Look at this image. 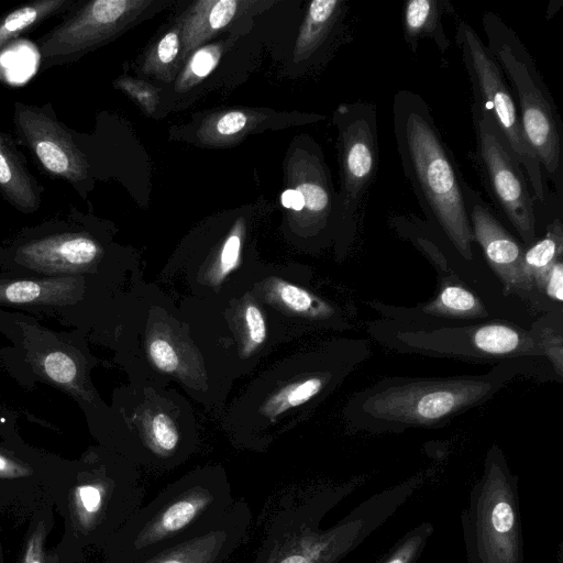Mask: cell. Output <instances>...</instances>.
I'll return each instance as SVG.
<instances>
[{"instance_id":"1","label":"cell","mask_w":563,"mask_h":563,"mask_svg":"<svg viewBox=\"0 0 563 563\" xmlns=\"http://www.w3.org/2000/svg\"><path fill=\"white\" fill-rule=\"evenodd\" d=\"M522 375L558 376L549 361L525 357L495 364L478 375L385 377L351 398L346 419L375 431L442 426L490 400Z\"/></svg>"},{"instance_id":"2","label":"cell","mask_w":563,"mask_h":563,"mask_svg":"<svg viewBox=\"0 0 563 563\" xmlns=\"http://www.w3.org/2000/svg\"><path fill=\"white\" fill-rule=\"evenodd\" d=\"M371 335L399 353L498 364L515 358L551 363L563 375L562 314L548 312L529 329L512 320L462 324L399 322L382 318L368 324Z\"/></svg>"},{"instance_id":"3","label":"cell","mask_w":563,"mask_h":563,"mask_svg":"<svg viewBox=\"0 0 563 563\" xmlns=\"http://www.w3.org/2000/svg\"><path fill=\"white\" fill-rule=\"evenodd\" d=\"M393 125L402 172L427 221L465 262L475 264L465 183L423 97L398 91L393 102Z\"/></svg>"},{"instance_id":"4","label":"cell","mask_w":563,"mask_h":563,"mask_svg":"<svg viewBox=\"0 0 563 563\" xmlns=\"http://www.w3.org/2000/svg\"><path fill=\"white\" fill-rule=\"evenodd\" d=\"M235 498L220 468L197 470L163 488L114 533L112 563H136L222 522Z\"/></svg>"},{"instance_id":"5","label":"cell","mask_w":563,"mask_h":563,"mask_svg":"<svg viewBox=\"0 0 563 563\" xmlns=\"http://www.w3.org/2000/svg\"><path fill=\"white\" fill-rule=\"evenodd\" d=\"M482 22L486 46L510 84L526 137L542 170L561 190L562 126L555 102L517 33L490 11Z\"/></svg>"},{"instance_id":"6","label":"cell","mask_w":563,"mask_h":563,"mask_svg":"<svg viewBox=\"0 0 563 563\" xmlns=\"http://www.w3.org/2000/svg\"><path fill=\"white\" fill-rule=\"evenodd\" d=\"M455 41L472 86V111L486 117L494 124L509 152L522 167L534 198L544 203L548 187L542 167L526 137L517 104L503 70L478 34L463 20L456 24Z\"/></svg>"},{"instance_id":"7","label":"cell","mask_w":563,"mask_h":563,"mask_svg":"<svg viewBox=\"0 0 563 563\" xmlns=\"http://www.w3.org/2000/svg\"><path fill=\"white\" fill-rule=\"evenodd\" d=\"M418 250L431 262L438 275L434 296L415 307L371 302L383 318L399 322L462 324L499 319L474 287L476 267L465 262L439 235L423 239Z\"/></svg>"},{"instance_id":"8","label":"cell","mask_w":563,"mask_h":563,"mask_svg":"<svg viewBox=\"0 0 563 563\" xmlns=\"http://www.w3.org/2000/svg\"><path fill=\"white\" fill-rule=\"evenodd\" d=\"M339 129L341 186L335 199V223L343 247L357 230L360 208L378 166L377 110L356 101L339 107L334 115Z\"/></svg>"},{"instance_id":"9","label":"cell","mask_w":563,"mask_h":563,"mask_svg":"<svg viewBox=\"0 0 563 563\" xmlns=\"http://www.w3.org/2000/svg\"><path fill=\"white\" fill-rule=\"evenodd\" d=\"M472 113L477 164L485 187L494 205L529 246L537 240V218L525 172L489 119Z\"/></svg>"},{"instance_id":"10","label":"cell","mask_w":563,"mask_h":563,"mask_svg":"<svg viewBox=\"0 0 563 563\" xmlns=\"http://www.w3.org/2000/svg\"><path fill=\"white\" fill-rule=\"evenodd\" d=\"M147 0H93L74 8L38 40L43 68L73 63L119 35L151 4Z\"/></svg>"},{"instance_id":"11","label":"cell","mask_w":563,"mask_h":563,"mask_svg":"<svg viewBox=\"0 0 563 563\" xmlns=\"http://www.w3.org/2000/svg\"><path fill=\"white\" fill-rule=\"evenodd\" d=\"M13 124L41 168L52 178L70 184L78 191L88 180V162L51 107L15 102Z\"/></svg>"},{"instance_id":"12","label":"cell","mask_w":563,"mask_h":563,"mask_svg":"<svg viewBox=\"0 0 563 563\" xmlns=\"http://www.w3.org/2000/svg\"><path fill=\"white\" fill-rule=\"evenodd\" d=\"M464 197L473 241L498 278L503 295L517 297L541 310L533 288L525 278V247L493 214L479 192L467 184H464Z\"/></svg>"},{"instance_id":"13","label":"cell","mask_w":563,"mask_h":563,"mask_svg":"<svg viewBox=\"0 0 563 563\" xmlns=\"http://www.w3.org/2000/svg\"><path fill=\"white\" fill-rule=\"evenodd\" d=\"M311 507L284 494L266 520L253 563H320L328 542L314 531Z\"/></svg>"},{"instance_id":"14","label":"cell","mask_w":563,"mask_h":563,"mask_svg":"<svg viewBox=\"0 0 563 563\" xmlns=\"http://www.w3.org/2000/svg\"><path fill=\"white\" fill-rule=\"evenodd\" d=\"M251 523L249 504L236 499L228 516L211 531L136 563H227L244 543Z\"/></svg>"},{"instance_id":"15","label":"cell","mask_w":563,"mask_h":563,"mask_svg":"<svg viewBox=\"0 0 563 563\" xmlns=\"http://www.w3.org/2000/svg\"><path fill=\"white\" fill-rule=\"evenodd\" d=\"M95 240L65 232L30 241L16 250L15 261L41 273L69 274L86 271L100 255Z\"/></svg>"},{"instance_id":"16","label":"cell","mask_w":563,"mask_h":563,"mask_svg":"<svg viewBox=\"0 0 563 563\" xmlns=\"http://www.w3.org/2000/svg\"><path fill=\"white\" fill-rule=\"evenodd\" d=\"M0 194L15 209L31 213L41 205L42 188L30 173L12 137L0 130Z\"/></svg>"},{"instance_id":"17","label":"cell","mask_w":563,"mask_h":563,"mask_svg":"<svg viewBox=\"0 0 563 563\" xmlns=\"http://www.w3.org/2000/svg\"><path fill=\"white\" fill-rule=\"evenodd\" d=\"M82 282L63 276L35 279L0 280V303L68 305L78 300Z\"/></svg>"},{"instance_id":"18","label":"cell","mask_w":563,"mask_h":563,"mask_svg":"<svg viewBox=\"0 0 563 563\" xmlns=\"http://www.w3.org/2000/svg\"><path fill=\"white\" fill-rule=\"evenodd\" d=\"M236 0H201L185 12L179 27L183 57L189 56L235 16Z\"/></svg>"},{"instance_id":"19","label":"cell","mask_w":563,"mask_h":563,"mask_svg":"<svg viewBox=\"0 0 563 563\" xmlns=\"http://www.w3.org/2000/svg\"><path fill=\"white\" fill-rule=\"evenodd\" d=\"M452 11L451 3L445 0H409L405 2L401 23L404 38L411 52L416 53L421 38H430L444 54L451 44L444 32L442 16Z\"/></svg>"},{"instance_id":"20","label":"cell","mask_w":563,"mask_h":563,"mask_svg":"<svg viewBox=\"0 0 563 563\" xmlns=\"http://www.w3.org/2000/svg\"><path fill=\"white\" fill-rule=\"evenodd\" d=\"M345 12L343 0L311 1L295 43V62L307 60L314 54L340 25Z\"/></svg>"},{"instance_id":"21","label":"cell","mask_w":563,"mask_h":563,"mask_svg":"<svg viewBox=\"0 0 563 563\" xmlns=\"http://www.w3.org/2000/svg\"><path fill=\"white\" fill-rule=\"evenodd\" d=\"M76 0H36L0 18V51L44 20L75 8Z\"/></svg>"},{"instance_id":"22","label":"cell","mask_w":563,"mask_h":563,"mask_svg":"<svg viewBox=\"0 0 563 563\" xmlns=\"http://www.w3.org/2000/svg\"><path fill=\"white\" fill-rule=\"evenodd\" d=\"M562 255L563 227L561 221L555 219L548 225L547 233L543 238L537 239L531 245L525 249L523 274L533 290L534 285L559 258H562Z\"/></svg>"},{"instance_id":"23","label":"cell","mask_w":563,"mask_h":563,"mask_svg":"<svg viewBox=\"0 0 563 563\" xmlns=\"http://www.w3.org/2000/svg\"><path fill=\"white\" fill-rule=\"evenodd\" d=\"M332 377L333 373L329 375H313L286 386L264 405L263 411L269 418H275L291 407L302 405L321 393L325 385L331 383Z\"/></svg>"},{"instance_id":"24","label":"cell","mask_w":563,"mask_h":563,"mask_svg":"<svg viewBox=\"0 0 563 563\" xmlns=\"http://www.w3.org/2000/svg\"><path fill=\"white\" fill-rule=\"evenodd\" d=\"M258 115L242 110H231L212 117L205 124L199 135L205 142H227L241 136L253 128Z\"/></svg>"},{"instance_id":"25","label":"cell","mask_w":563,"mask_h":563,"mask_svg":"<svg viewBox=\"0 0 563 563\" xmlns=\"http://www.w3.org/2000/svg\"><path fill=\"white\" fill-rule=\"evenodd\" d=\"M181 51L179 29L172 30L162 36L150 49L143 65V73L155 75L162 80L173 78L172 70Z\"/></svg>"},{"instance_id":"26","label":"cell","mask_w":563,"mask_h":563,"mask_svg":"<svg viewBox=\"0 0 563 563\" xmlns=\"http://www.w3.org/2000/svg\"><path fill=\"white\" fill-rule=\"evenodd\" d=\"M221 46L218 44L201 46L191 55L176 81V89L185 91L200 82L218 65Z\"/></svg>"},{"instance_id":"27","label":"cell","mask_w":563,"mask_h":563,"mask_svg":"<svg viewBox=\"0 0 563 563\" xmlns=\"http://www.w3.org/2000/svg\"><path fill=\"white\" fill-rule=\"evenodd\" d=\"M38 367L53 383L71 393L79 390L78 367L75 360L63 351H49L38 358Z\"/></svg>"},{"instance_id":"28","label":"cell","mask_w":563,"mask_h":563,"mask_svg":"<svg viewBox=\"0 0 563 563\" xmlns=\"http://www.w3.org/2000/svg\"><path fill=\"white\" fill-rule=\"evenodd\" d=\"M275 289L284 305L295 312L306 313L317 318L334 316V309L331 306L319 300L303 288L283 280H277Z\"/></svg>"},{"instance_id":"29","label":"cell","mask_w":563,"mask_h":563,"mask_svg":"<svg viewBox=\"0 0 563 563\" xmlns=\"http://www.w3.org/2000/svg\"><path fill=\"white\" fill-rule=\"evenodd\" d=\"M115 87L137 101L146 113H154L158 103V96L153 86L131 77H120L115 80Z\"/></svg>"},{"instance_id":"30","label":"cell","mask_w":563,"mask_h":563,"mask_svg":"<svg viewBox=\"0 0 563 563\" xmlns=\"http://www.w3.org/2000/svg\"><path fill=\"white\" fill-rule=\"evenodd\" d=\"M242 231L243 223L238 222L222 245L217 266L218 280L231 273L240 262Z\"/></svg>"},{"instance_id":"31","label":"cell","mask_w":563,"mask_h":563,"mask_svg":"<svg viewBox=\"0 0 563 563\" xmlns=\"http://www.w3.org/2000/svg\"><path fill=\"white\" fill-rule=\"evenodd\" d=\"M46 532L45 521H38L29 534L21 563H55L45 549Z\"/></svg>"},{"instance_id":"32","label":"cell","mask_w":563,"mask_h":563,"mask_svg":"<svg viewBox=\"0 0 563 563\" xmlns=\"http://www.w3.org/2000/svg\"><path fill=\"white\" fill-rule=\"evenodd\" d=\"M148 353L158 369L173 373L179 364L178 355L173 345L164 339H155L148 346Z\"/></svg>"},{"instance_id":"33","label":"cell","mask_w":563,"mask_h":563,"mask_svg":"<svg viewBox=\"0 0 563 563\" xmlns=\"http://www.w3.org/2000/svg\"><path fill=\"white\" fill-rule=\"evenodd\" d=\"M245 322L252 347L262 344L266 338L265 321L261 310L253 303L245 309Z\"/></svg>"},{"instance_id":"34","label":"cell","mask_w":563,"mask_h":563,"mask_svg":"<svg viewBox=\"0 0 563 563\" xmlns=\"http://www.w3.org/2000/svg\"><path fill=\"white\" fill-rule=\"evenodd\" d=\"M32 473V470L7 455L0 453V477L1 478H19L25 477Z\"/></svg>"},{"instance_id":"35","label":"cell","mask_w":563,"mask_h":563,"mask_svg":"<svg viewBox=\"0 0 563 563\" xmlns=\"http://www.w3.org/2000/svg\"><path fill=\"white\" fill-rule=\"evenodd\" d=\"M492 521L497 531H509L514 523V515L510 506L506 503L497 504L492 514Z\"/></svg>"},{"instance_id":"36","label":"cell","mask_w":563,"mask_h":563,"mask_svg":"<svg viewBox=\"0 0 563 563\" xmlns=\"http://www.w3.org/2000/svg\"><path fill=\"white\" fill-rule=\"evenodd\" d=\"M282 205L285 208L302 213L305 208L302 195L295 188L286 189L280 197Z\"/></svg>"},{"instance_id":"37","label":"cell","mask_w":563,"mask_h":563,"mask_svg":"<svg viewBox=\"0 0 563 563\" xmlns=\"http://www.w3.org/2000/svg\"><path fill=\"white\" fill-rule=\"evenodd\" d=\"M390 563H402L400 560H393Z\"/></svg>"},{"instance_id":"38","label":"cell","mask_w":563,"mask_h":563,"mask_svg":"<svg viewBox=\"0 0 563 563\" xmlns=\"http://www.w3.org/2000/svg\"><path fill=\"white\" fill-rule=\"evenodd\" d=\"M0 563H2L1 545H0Z\"/></svg>"}]
</instances>
